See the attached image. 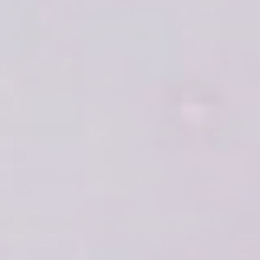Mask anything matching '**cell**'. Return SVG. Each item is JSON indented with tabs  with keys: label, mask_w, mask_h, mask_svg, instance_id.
<instances>
[]
</instances>
